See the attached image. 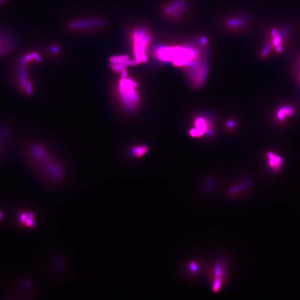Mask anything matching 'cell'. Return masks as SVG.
<instances>
[{
  "instance_id": "cell-8",
  "label": "cell",
  "mask_w": 300,
  "mask_h": 300,
  "mask_svg": "<svg viewBox=\"0 0 300 300\" xmlns=\"http://www.w3.org/2000/svg\"><path fill=\"white\" fill-rule=\"evenodd\" d=\"M129 59V56L127 54H124V55H118V56H113L110 58V62L111 63H119V62H123L124 61Z\"/></svg>"
},
{
  "instance_id": "cell-1",
  "label": "cell",
  "mask_w": 300,
  "mask_h": 300,
  "mask_svg": "<svg viewBox=\"0 0 300 300\" xmlns=\"http://www.w3.org/2000/svg\"><path fill=\"white\" fill-rule=\"evenodd\" d=\"M106 22L104 21V20L92 19L73 21L69 23L68 27L71 29H81L101 27L104 26Z\"/></svg>"
},
{
  "instance_id": "cell-13",
  "label": "cell",
  "mask_w": 300,
  "mask_h": 300,
  "mask_svg": "<svg viewBox=\"0 0 300 300\" xmlns=\"http://www.w3.org/2000/svg\"><path fill=\"white\" fill-rule=\"evenodd\" d=\"M227 126L229 127H232L234 126V122L233 121H230L228 122L227 124Z\"/></svg>"
},
{
  "instance_id": "cell-7",
  "label": "cell",
  "mask_w": 300,
  "mask_h": 300,
  "mask_svg": "<svg viewBox=\"0 0 300 300\" xmlns=\"http://www.w3.org/2000/svg\"><path fill=\"white\" fill-rule=\"evenodd\" d=\"M148 150V148H146L145 146H138L136 148H134L132 150L131 153L134 155L137 156V157H141Z\"/></svg>"
},
{
  "instance_id": "cell-5",
  "label": "cell",
  "mask_w": 300,
  "mask_h": 300,
  "mask_svg": "<svg viewBox=\"0 0 300 300\" xmlns=\"http://www.w3.org/2000/svg\"><path fill=\"white\" fill-rule=\"evenodd\" d=\"M294 113V109L292 106H286L279 109L277 112V119L279 120H284L286 117L291 116Z\"/></svg>"
},
{
  "instance_id": "cell-9",
  "label": "cell",
  "mask_w": 300,
  "mask_h": 300,
  "mask_svg": "<svg viewBox=\"0 0 300 300\" xmlns=\"http://www.w3.org/2000/svg\"><path fill=\"white\" fill-rule=\"evenodd\" d=\"M50 51L54 54H58L60 52V48L56 45H52L50 47Z\"/></svg>"
},
{
  "instance_id": "cell-3",
  "label": "cell",
  "mask_w": 300,
  "mask_h": 300,
  "mask_svg": "<svg viewBox=\"0 0 300 300\" xmlns=\"http://www.w3.org/2000/svg\"><path fill=\"white\" fill-rule=\"evenodd\" d=\"M195 126L196 127L195 129L196 130L197 137L203 136L207 132H210L211 133V131L209 130V127L208 121L202 117H199L195 121Z\"/></svg>"
},
{
  "instance_id": "cell-2",
  "label": "cell",
  "mask_w": 300,
  "mask_h": 300,
  "mask_svg": "<svg viewBox=\"0 0 300 300\" xmlns=\"http://www.w3.org/2000/svg\"><path fill=\"white\" fill-rule=\"evenodd\" d=\"M15 45V42L12 37L0 31V56L7 54L11 51Z\"/></svg>"
},
{
  "instance_id": "cell-12",
  "label": "cell",
  "mask_w": 300,
  "mask_h": 300,
  "mask_svg": "<svg viewBox=\"0 0 300 300\" xmlns=\"http://www.w3.org/2000/svg\"><path fill=\"white\" fill-rule=\"evenodd\" d=\"M121 76L122 78H126L127 76V71H126V70L122 71L121 72Z\"/></svg>"
},
{
  "instance_id": "cell-6",
  "label": "cell",
  "mask_w": 300,
  "mask_h": 300,
  "mask_svg": "<svg viewBox=\"0 0 300 300\" xmlns=\"http://www.w3.org/2000/svg\"><path fill=\"white\" fill-rule=\"evenodd\" d=\"M127 60L124 61L123 62H119V63H111V67L112 69L116 73L122 72V71L126 70L127 66Z\"/></svg>"
},
{
  "instance_id": "cell-10",
  "label": "cell",
  "mask_w": 300,
  "mask_h": 300,
  "mask_svg": "<svg viewBox=\"0 0 300 300\" xmlns=\"http://www.w3.org/2000/svg\"><path fill=\"white\" fill-rule=\"evenodd\" d=\"M138 62L136 60H129L127 61V66H135L137 65Z\"/></svg>"
},
{
  "instance_id": "cell-11",
  "label": "cell",
  "mask_w": 300,
  "mask_h": 300,
  "mask_svg": "<svg viewBox=\"0 0 300 300\" xmlns=\"http://www.w3.org/2000/svg\"><path fill=\"white\" fill-rule=\"evenodd\" d=\"M32 54V56H33L34 59L36 60L37 61H39V62L41 61L42 58L37 53H36V52H34Z\"/></svg>"
},
{
  "instance_id": "cell-4",
  "label": "cell",
  "mask_w": 300,
  "mask_h": 300,
  "mask_svg": "<svg viewBox=\"0 0 300 300\" xmlns=\"http://www.w3.org/2000/svg\"><path fill=\"white\" fill-rule=\"evenodd\" d=\"M267 157L269 158V165L271 168L274 171H277L282 164V160L279 156H276L273 153H267Z\"/></svg>"
}]
</instances>
